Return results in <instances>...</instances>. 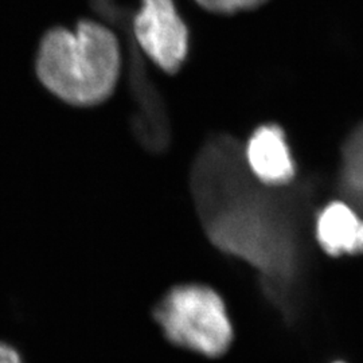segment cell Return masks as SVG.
Returning <instances> with one entry per match:
<instances>
[{"label":"cell","instance_id":"cell-1","mask_svg":"<svg viewBox=\"0 0 363 363\" xmlns=\"http://www.w3.org/2000/svg\"><path fill=\"white\" fill-rule=\"evenodd\" d=\"M253 181L244 151L222 138L198 157L193 193L214 245L253 265L267 295L294 316L304 267L298 210L289 198L259 191Z\"/></svg>","mask_w":363,"mask_h":363},{"label":"cell","instance_id":"cell-2","mask_svg":"<svg viewBox=\"0 0 363 363\" xmlns=\"http://www.w3.org/2000/svg\"><path fill=\"white\" fill-rule=\"evenodd\" d=\"M116 34L97 21L45 33L35 55L39 82L54 97L73 106L101 104L115 91L121 74Z\"/></svg>","mask_w":363,"mask_h":363},{"label":"cell","instance_id":"cell-3","mask_svg":"<svg viewBox=\"0 0 363 363\" xmlns=\"http://www.w3.org/2000/svg\"><path fill=\"white\" fill-rule=\"evenodd\" d=\"M169 342L206 357H220L233 342V327L220 295L199 284L172 288L155 308Z\"/></svg>","mask_w":363,"mask_h":363},{"label":"cell","instance_id":"cell-4","mask_svg":"<svg viewBox=\"0 0 363 363\" xmlns=\"http://www.w3.org/2000/svg\"><path fill=\"white\" fill-rule=\"evenodd\" d=\"M133 35L144 54L166 73H177L189 52V31L174 0H140Z\"/></svg>","mask_w":363,"mask_h":363},{"label":"cell","instance_id":"cell-5","mask_svg":"<svg viewBox=\"0 0 363 363\" xmlns=\"http://www.w3.org/2000/svg\"><path fill=\"white\" fill-rule=\"evenodd\" d=\"M247 169L267 187H283L296 175L295 160L279 125L265 124L252 133L244 150Z\"/></svg>","mask_w":363,"mask_h":363},{"label":"cell","instance_id":"cell-6","mask_svg":"<svg viewBox=\"0 0 363 363\" xmlns=\"http://www.w3.org/2000/svg\"><path fill=\"white\" fill-rule=\"evenodd\" d=\"M315 237L330 256L363 253V218L346 202H331L318 213Z\"/></svg>","mask_w":363,"mask_h":363},{"label":"cell","instance_id":"cell-7","mask_svg":"<svg viewBox=\"0 0 363 363\" xmlns=\"http://www.w3.org/2000/svg\"><path fill=\"white\" fill-rule=\"evenodd\" d=\"M339 189L345 202L363 218V124L352 130L343 145Z\"/></svg>","mask_w":363,"mask_h":363},{"label":"cell","instance_id":"cell-8","mask_svg":"<svg viewBox=\"0 0 363 363\" xmlns=\"http://www.w3.org/2000/svg\"><path fill=\"white\" fill-rule=\"evenodd\" d=\"M205 10L217 13H234L256 9L267 0H195Z\"/></svg>","mask_w":363,"mask_h":363},{"label":"cell","instance_id":"cell-9","mask_svg":"<svg viewBox=\"0 0 363 363\" xmlns=\"http://www.w3.org/2000/svg\"><path fill=\"white\" fill-rule=\"evenodd\" d=\"M0 363H23L19 352L7 343L0 342Z\"/></svg>","mask_w":363,"mask_h":363},{"label":"cell","instance_id":"cell-10","mask_svg":"<svg viewBox=\"0 0 363 363\" xmlns=\"http://www.w3.org/2000/svg\"><path fill=\"white\" fill-rule=\"evenodd\" d=\"M335 363H345V362H335Z\"/></svg>","mask_w":363,"mask_h":363}]
</instances>
